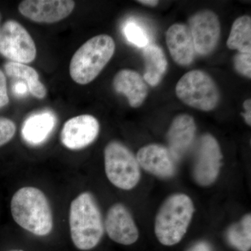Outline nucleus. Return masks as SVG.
Listing matches in <instances>:
<instances>
[{
  "label": "nucleus",
  "mask_w": 251,
  "mask_h": 251,
  "mask_svg": "<svg viewBox=\"0 0 251 251\" xmlns=\"http://www.w3.org/2000/svg\"><path fill=\"white\" fill-rule=\"evenodd\" d=\"M10 209L16 224L34 235L46 237L53 229L49 199L38 188L25 186L18 189L11 198Z\"/></svg>",
  "instance_id": "f257e3e1"
},
{
  "label": "nucleus",
  "mask_w": 251,
  "mask_h": 251,
  "mask_svg": "<svg viewBox=\"0 0 251 251\" xmlns=\"http://www.w3.org/2000/svg\"><path fill=\"white\" fill-rule=\"evenodd\" d=\"M69 219L71 237L78 250L90 251L98 245L103 235L104 225L92 193H81L73 200Z\"/></svg>",
  "instance_id": "f03ea898"
},
{
  "label": "nucleus",
  "mask_w": 251,
  "mask_h": 251,
  "mask_svg": "<svg viewBox=\"0 0 251 251\" xmlns=\"http://www.w3.org/2000/svg\"><path fill=\"white\" fill-rule=\"evenodd\" d=\"M115 51V41L107 34L94 36L73 55L69 73L74 82L87 85L96 78L110 62Z\"/></svg>",
  "instance_id": "7ed1b4c3"
},
{
  "label": "nucleus",
  "mask_w": 251,
  "mask_h": 251,
  "mask_svg": "<svg viewBox=\"0 0 251 251\" xmlns=\"http://www.w3.org/2000/svg\"><path fill=\"white\" fill-rule=\"evenodd\" d=\"M194 206L185 194H175L160 208L155 222V233L163 245L173 246L184 237L192 219Z\"/></svg>",
  "instance_id": "20e7f679"
},
{
  "label": "nucleus",
  "mask_w": 251,
  "mask_h": 251,
  "mask_svg": "<svg viewBox=\"0 0 251 251\" xmlns=\"http://www.w3.org/2000/svg\"><path fill=\"white\" fill-rule=\"evenodd\" d=\"M175 90L183 103L197 110L210 111L219 103L220 93L216 82L202 71L186 73L178 81Z\"/></svg>",
  "instance_id": "39448f33"
},
{
  "label": "nucleus",
  "mask_w": 251,
  "mask_h": 251,
  "mask_svg": "<svg viewBox=\"0 0 251 251\" xmlns=\"http://www.w3.org/2000/svg\"><path fill=\"white\" fill-rule=\"evenodd\" d=\"M105 171L109 181L122 190L135 187L140 179L138 162L129 149L117 141L110 142L104 151Z\"/></svg>",
  "instance_id": "423d86ee"
},
{
  "label": "nucleus",
  "mask_w": 251,
  "mask_h": 251,
  "mask_svg": "<svg viewBox=\"0 0 251 251\" xmlns=\"http://www.w3.org/2000/svg\"><path fill=\"white\" fill-rule=\"evenodd\" d=\"M0 54L11 62L29 64L36 57L35 43L22 25L14 20L0 28Z\"/></svg>",
  "instance_id": "0eeeda50"
},
{
  "label": "nucleus",
  "mask_w": 251,
  "mask_h": 251,
  "mask_svg": "<svg viewBox=\"0 0 251 251\" xmlns=\"http://www.w3.org/2000/svg\"><path fill=\"white\" fill-rule=\"evenodd\" d=\"M189 27L196 52L207 55L214 51L221 35V25L215 13L203 10L189 19Z\"/></svg>",
  "instance_id": "6e6552de"
},
{
  "label": "nucleus",
  "mask_w": 251,
  "mask_h": 251,
  "mask_svg": "<svg viewBox=\"0 0 251 251\" xmlns=\"http://www.w3.org/2000/svg\"><path fill=\"white\" fill-rule=\"evenodd\" d=\"M221 156L219 143L210 134L203 135L200 141L193 175L198 184L209 186L219 175Z\"/></svg>",
  "instance_id": "1a4fd4ad"
},
{
  "label": "nucleus",
  "mask_w": 251,
  "mask_h": 251,
  "mask_svg": "<svg viewBox=\"0 0 251 251\" xmlns=\"http://www.w3.org/2000/svg\"><path fill=\"white\" fill-rule=\"evenodd\" d=\"M75 6L72 0H25L18 6V10L34 22L54 23L70 16Z\"/></svg>",
  "instance_id": "9d476101"
},
{
  "label": "nucleus",
  "mask_w": 251,
  "mask_h": 251,
  "mask_svg": "<svg viewBox=\"0 0 251 251\" xmlns=\"http://www.w3.org/2000/svg\"><path fill=\"white\" fill-rule=\"evenodd\" d=\"M99 130L100 126L95 117L90 115H78L69 119L63 126L61 141L69 150H82L94 143Z\"/></svg>",
  "instance_id": "9b49d317"
},
{
  "label": "nucleus",
  "mask_w": 251,
  "mask_h": 251,
  "mask_svg": "<svg viewBox=\"0 0 251 251\" xmlns=\"http://www.w3.org/2000/svg\"><path fill=\"white\" fill-rule=\"evenodd\" d=\"M105 228L112 240L122 245L133 244L139 236L134 220L129 211L122 204H114L109 209Z\"/></svg>",
  "instance_id": "f8f14e48"
},
{
  "label": "nucleus",
  "mask_w": 251,
  "mask_h": 251,
  "mask_svg": "<svg viewBox=\"0 0 251 251\" xmlns=\"http://www.w3.org/2000/svg\"><path fill=\"white\" fill-rule=\"evenodd\" d=\"M139 166L159 177L169 178L176 172V161L168 149L152 144L140 149L137 154Z\"/></svg>",
  "instance_id": "ddd939ff"
},
{
  "label": "nucleus",
  "mask_w": 251,
  "mask_h": 251,
  "mask_svg": "<svg viewBox=\"0 0 251 251\" xmlns=\"http://www.w3.org/2000/svg\"><path fill=\"white\" fill-rule=\"evenodd\" d=\"M196 133L194 119L186 114L178 115L172 122L167 134L170 152L177 161L187 152Z\"/></svg>",
  "instance_id": "4468645a"
},
{
  "label": "nucleus",
  "mask_w": 251,
  "mask_h": 251,
  "mask_svg": "<svg viewBox=\"0 0 251 251\" xmlns=\"http://www.w3.org/2000/svg\"><path fill=\"white\" fill-rule=\"evenodd\" d=\"M166 44L173 60L178 65L187 67L193 62L196 50L188 25L176 23L168 28Z\"/></svg>",
  "instance_id": "2eb2a0df"
},
{
  "label": "nucleus",
  "mask_w": 251,
  "mask_h": 251,
  "mask_svg": "<svg viewBox=\"0 0 251 251\" xmlns=\"http://www.w3.org/2000/svg\"><path fill=\"white\" fill-rule=\"evenodd\" d=\"M112 85L117 93L124 94L126 97L133 108L140 107L148 97V85L143 77L135 71H120L114 77Z\"/></svg>",
  "instance_id": "dca6fc26"
},
{
  "label": "nucleus",
  "mask_w": 251,
  "mask_h": 251,
  "mask_svg": "<svg viewBox=\"0 0 251 251\" xmlns=\"http://www.w3.org/2000/svg\"><path fill=\"white\" fill-rule=\"evenodd\" d=\"M56 124L57 117L49 110L32 114L23 123L21 130L23 140L32 146L40 145L49 138Z\"/></svg>",
  "instance_id": "f3484780"
},
{
  "label": "nucleus",
  "mask_w": 251,
  "mask_h": 251,
  "mask_svg": "<svg viewBox=\"0 0 251 251\" xmlns=\"http://www.w3.org/2000/svg\"><path fill=\"white\" fill-rule=\"evenodd\" d=\"M143 57L145 72L144 80L149 85L156 87L164 77L168 69V61L163 49L155 44L143 48Z\"/></svg>",
  "instance_id": "a211bd4d"
},
{
  "label": "nucleus",
  "mask_w": 251,
  "mask_h": 251,
  "mask_svg": "<svg viewBox=\"0 0 251 251\" xmlns=\"http://www.w3.org/2000/svg\"><path fill=\"white\" fill-rule=\"evenodd\" d=\"M5 72L9 77L21 80L27 85L29 92L36 98H45L47 94L46 86L39 80V75L34 68L21 64V63L8 62L4 66Z\"/></svg>",
  "instance_id": "6ab92c4d"
},
{
  "label": "nucleus",
  "mask_w": 251,
  "mask_h": 251,
  "mask_svg": "<svg viewBox=\"0 0 251 251\" xmlns=\"http://www.w3.org/2000/svg\"><path fill=\"white\" fill-rule=\"evenodd\" d=\"M227 46L242 53L251 52V18L249 16L238 18L231 29Z\"/></svg>",
  "instance_id": "aec40b11"
},
{
  "label": "nucleus",
  "mask_w": 251,
  "mask_h": 251,
  "mask_svg": "<svg viewBox=\"0 0 251 251\" xmlns=\"http://www.w3.org/2000/svg\"><path fill=\"white\" fill-rule=\"evenodd\" d=\"M227 239L237 250L248 251L251 247V216H244L240 222L231 226L227 231Z\"/></svg>",
  "instance_id": "412c9836"
},
{
  "label": "nucleus",
  "mask_w": 251,
  "mask_h": 251,
  "mask_svg": "<svg viewBox=\"0 0 251 251\" xmlns=\"http://www.w3.org/2000/svg\"><path fill=\"white\" fill-rule=\"evenodd\" d=\"M127 40L139 48H145L150 44L148 32L143 26L138 23L129 21L124 28Z\"/></svg>",
  "instance_id": "4be33fe9"
},
{
  "label": "nucleus",
  "mask_w": 251,
  "mask_h": 251,
  "mask_svg": "<svg viewBox=\"0 0 251 251\" xmlns=\"http://www.w3.org/2000/svg\"><path fill=\"white\" fill-rule=\"evenodd\" d=\"M16 126L12 120L0 117V147L6 145L14 138Z\"/></svg>",
  "instance_id": "5701e85b"
},
{
  "label": "nucleus",
  "mask_w": 251,
  "mask_h": 251,
  "mask_svg": "<svg viewBox=\"0 0 251 251\" xmlns=\"http://www.w3.org/2000/svg\"><path fill=\"white\" fill-rule=\"evenodd\" d=\"M233 62L237 72L247 78L251 79V54L239 52L234 56Z\"/></svg>",
  "instance_id": "b1692460"
},
{
  "label": "nucleus",
  "mask_w": 251,
  "mask_h": 251,
  "mask_svg": "<svg viewBox=\"0 0 251 251\" xmlns=\"http://www.w3.org/2000/svg\"><path fill=\"white\" fill-rule=\"evenodd\" d=\"M9 103V96L6 87V79L4 72L0 69V109Z\"/></svg>",
  "instance_id": "393cba45"
},
{
  "label": "nucleus",
  "mask_w": 251,
  "mask_h": 251,
  "mask_svg": "<svg viewBox=\"0 0 251 251\" xmlns=\"http://www.w3.org/2000/svg\"><path fill=\"white\" fill-rule=\"evenodd\" d=\"M12 90L15 95L18 96V97H23L29 92L27 85L23 82H18L15 83L13 86Z\"/></svg>",
  "instance_id": "a878e982"
},
{
  "label": "nucleus",
  "mask_w": 251,
  "mask_h": 251,
  "mask_svg": "<svg viewBox=\"0 0 251 251\" xmlns=\"http://www.w3.org/2000/svg\"><path fill=\"white\" fill-rule=\"evenodd\" d=\"M243 106L246 112L242 114V116L245 119L248 125H251V99H247L243 103Z\"/></svg>",
  "instance_id": "bb28decb"
},
{
  "label": "nucleus",
  "mask_w": 251,
  "mask_h": 251,
  "mask_svg": "<svg viewBox=\"0 0 251 251\" xmlns=\"http://www.w3.org/2000/svg\"><path fill=\"white\" fill-rule=\"evenodd\" d=\"M189 251H211V249L209 244L205 242H201L195 245Z\"/></svg>",
  "instance_id": "cd10ccee"
},
{
  "label": "nucleus",
  "mask_w": 251,
  "mask_h": 251,
  "mask_svg": "<svg viewBox=\"0 0 251 251\" xmlns=\"http://www.w3.org/2000/svg\"><path fill=\"white\" fill-rule=\"evenodd\" d=\"M138 2L150 6H156L158 4V1L155 0H141V1H138Z\"/></svg>",
  "instance_id": "c85d7f7f"
},
{
  "label": "nucleus",
  "mask_w": 251,
  "mask_h": 251,
  "mask_svg": "<svg viewBox=\"0 0 251 251\" xmlns=\"http://www.w3.org/2000/svg\"><path fill=\"white\" fill-rule=\"evenodd\" d=\"M21 251V250H11V251Z\"/></svg>",
  "instance_id": "c756f323"
},
{
  "label": "nucleus",
  "mask_w": 251,
  "mask_h": 251,
  "mask_svg": "<svg viewBox=\"0 0 251 251\" xmlns=\"http://www.w3.org/2000/svg\"><path fill=\"white\" fill-rule=\"evenodd\" d=\"M0 22H1V16H0ZM0 28H1V25H0Z\"/></svg>",
  "instance_id": "7c9ffc66"
}]
</instances>
